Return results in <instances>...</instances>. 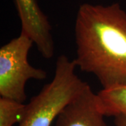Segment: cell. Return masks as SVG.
Instances as JSON below:
<instances>
[{"instance_id":"cell-8","label":"cell","mask_w":126,"mask_h":126,"mask_svg":"<svg viewBox=\"0 0 126 126\" xmlns=\"http://www.w3.org/2000/svg\"><path fill=\"white\" fill-rule=\"evenodd\" d=\"M115 126H126V115H121L114 117Z\"/></svg>"},{"instance_id":"cell-4","label":"cell","mask_w":126,"mask_h":126,"mask_svg":"<svg viewBox=\"0 0 126 126\" xmlns=\"http://www.w3.org/2000/svg\"><path fill=\"white\" fill-rule=\"evenodd\" d=\"M21 23V32L31 39L42 57L54 56L55 44L52 27L36 0H14Z\"/></svg>"},{"instance_id":"cell-6","label":"cell","mask_w":126,"mask_h":126,"mask_svg":"<svg viewBox=\"0 0 126 126\" xmlns=\"http://www.w3.org/2000/svg\"><path fill=\"white\" fill-rule=\"evenodd\" d=\"M98 105L105 116L126 115V86L102 89L97 93Z\"/></svg>"},{"instance_id":"cell-2","label":"cell","mask_w":126,"mask_h":126,"mask_svg":"<svg viewBox=\"0 0 126 126\" xmlns=\"http://www.w3.org/2000/svg\"><path fill=\"white\" fill-rule=\"evenodd\" d=\"M77 66L64 55L59 56L52 81L26 104L18 126H51L68 104L88 86L75 73Z\"/></svg>"},{"instance_id":"cell-7","label":"cell","mask_w":126,"mask_h":126,"mask_svg":"<svg viewBox=\"0 0 126 126\" xmlns=\"http://www.w3.org/2000/svg\"><path fill=\"white\" fill-rule=\"evenodd\" d=\"M26 104L0 97V126H13L22 121Z\"/></svg>"},{"instance_id":"cell-1","label":"cell","mask_w":126,"mask_h":126,"mask_svg":"<svg viewBox=\"0 0 126 126\" xmlns=\"http://www.w3.org/2000/svg\"><path fill=\"white\" fill-rule=\"evenodd\" d=\"M77 67L95 76L108 89L126 86V12L118 3H85L77 11Z\"/></svg>"},{"instance_id":"cell-3","label":"cell","mask_w":126,"mask_h":126,"mask_svg":"<svg viewBox=\"0 0 126 126\" xmlns=\"http://www.w3.org/2000/svg\"><path fill=\"white\" fill-rule=\"evenodd\" d=\"M34 42L20 33L0 48V97L24 103L27 99L26 83L30 79L44 80L46 72L28 61V53Z\"/></svg>"},{"instance_id":"cell-5","label":"cell","mask_w":126,"mask_h":126,"mask_svg":"<svg viewBox=\"0 0 126 126\" xmlns=\"http://www.w3.org/2000/svg\"><path fill=\"white\" fill-rule=\"evenodd\" d=\"M104 117L88 85L60 113L55 126H107Z\"/></svg>"}]
</instances>
